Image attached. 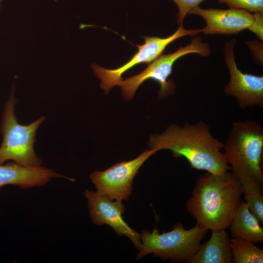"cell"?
<instances>
[{
    "mask_svg": "<svg viewBox=\"0 0 263 263\" xmlns=\"http://www.w3.org/2000/svg\"><path fill=\"white\" fill-rule=\"evenodd\" d=\"M148 145L158 150H169L176 158L184 157L194 169L213 174L231 170L222 152L224 143L214 137L202 120L170 125L161 133L150 135Z\"/></svg>",
    "mask_w": 263,
    "mask_h": 263,
    "instance_id": "cell-1",
    "label": "cell"
},
{
    "mask_svg": "<svg viewBox=\"0 0 263 263\" xmlns=\"http://www.w3.org/2000/svg\"><path fill=\"white\" fill-rule=\"evenodd\" d=\"M243 193L241 184L231 172H206L197 179L186 202L188 212L196 224L211 231L225 229L239 207Z\"/></svg>",
    "mask_w": 263,
    "mask_h": 263,
    "instance_id": "cell-2",
    "label": "cell"
},
{
    "mask_svg": "<svg viewBox=\"0 0 263 263\" xmlns=\"http://www.w3.org/2000/svg\"><path fill=\"white\" fill-rule=\"evenodd\" d=\"M223 153L243 193L263 192V127L253 120L232 123Z\"/></svg>",
    "mask_w": 263,
    "mask_h": 263,
    "instance_id": "cell-3",
    "label": "cell"
},
{
    "mask_svg": "<svg viewBox=\"0 0 263 263\" xmlns=\"http://www.w3.org/2000/svg\"><path fill=\"white\" fill-rule=\"evenodd\" d=\"M207 231L196 224L186 229L181 223L176 224L171 231L162 233L156 228L151 232L143 230L139 234L141 246L136 258L152 254L162 260L187 263L197 251Z\"/></svg>",
    "mask_w": 263,
    "mask_h": 263,
    "instance_id": "cell-4",
    "label": "cell"
},
{
    "mask_svg": "<svg viewBox=\"0 0 263 263\" xmlns=\"http://www.w3.org/2000/svg\"><path fill=\"white\" fill-rule=\"evenodd\" d=\"M17 102L12 92L2 117L3 139L0 147V165L12 160L24 167L40 166L42 161L36 155L34 145L37 130L45 118L42 116L28 125L20 124L15 114Z\"/></svg>",
    "mask_w": 263,
    "mask_h": 263,
    "instance_id": "cell-5",
    "label": "cell"
},
{
    "mask_svg": "<svg viewBox=\"0 0 263 263\" xmlns=\"http://www.w3.org/2000/svg\"><path fill=\"white\" fill-rule=\"evenodd\" d=\"M211 53L207 43L203 42L197 35L193 36L190 43L180 47L175 52L168 54L161 55L148 65L139 74L123 79L118 83L125 100H131L139 87L146 80L152 79L160 85L158 99L161 100L173 93L175 85L169 77L172 73L174 63L184 56L196 54L201 56H209Z\"/></svg>",
    "mask_w": 263,
    "mask_h": 263,
    "instance_id": "cell-6",
    "label": "cell"
},
{
    "mask_svg": "<svg viewBox=\"0 0 263 263\" xmlns=\"http://www.w3.org/2000/svg\"><path fill=\"white\" fill-rule=\"evenodd\" d=\"M200 33V29H187L183 24H179L176 31L167 38L144 37L145 42L136 45L138 51L124 65L114 69H108L93 64L91 68L94 75L100 80V86L106 94L112 88L117 86L123 78L122 75L133 67L143 63H150L162 55L166 48L171 42L187 36L193 37Z\"/></svg>",
    "mask_w": 263,
    "mask_h": 263,
    "instance_id": "cell-7",
    "label": "cell"
},
{
    "mask_svg": "<svg viewBox=\"0 0 263 263\" xmlns=\"http://www.w3.org/2000/svg\"><path fill=\"white\" fill-rule=\"evenodd\" d=\"M159 151L145 150L136 158L116 163L104 171L96 170L90 174L98 193L113 200H128L132 192L134 177L144 163Z\"/></svg>",
    "mask_w": 263,
    "mask_h": 263,
    "instance_id": "cell-8",
    "label": "cell"
},
{
    "mask_svg": "<svg viewBox=\"0 0 263 263\" xmlns=\"http://www.w3.org/2000/svg\"><path fill=\"white\" fill-rule=\"evenodd\" d=\"M235 38L227 41L224 48L225 62L229 74V80L224 91L234 97L241 109L263 107V76L242 72L237 67L234 56Z\"/></svg>",
    "mask_w": 263,
    "mask_h": 263,
    "instance_id": "cell-9",
    "label": "cell"
},
{
    "mask_svg": "<svg viewBox=\"0 0 263 263\" xmlns=\"http://www.w3.org/2000/svg\"><path fill=\"white\" fill-rule=\"evenodd\" d=\"M84 194L88 200L89 212L94 224L109 225L118 236L127 237L136 248L140 249L139 234L131 228L123 219L126 208L122 201H113L88 189L84 190Z\"/></svg>",
    "mask_w": 263,
    "mask_h": 263,
    "instance_id": "cell-10",
    "label": "cell"
},
{
    "mask_svg": "<svg viewBox=\"0 0 263 263\" xmlns=\"http://www.w3.org/2000/svg\"><path fill=\"white\" fill-rule=\"evenodd\" d=\"M189 14L202 17L206 25L200 29L206 35H233L248 29L254 19V14L239 9H203L199 6L191 9Z\"/></svg>",
    "mask_w": 263,
    "mask_h": 263,
    "instance_id": "cell-11",
    "label": "cell"
},
{
    "mask_svg": "<svg viewBox=\"0 0 263 263\" xmlns=\"http://www.w3.org/2000/svg\"><path fill=\"white\" fill-rule=\"evenodd\" d=\"M53 178L74 179L46 167H27L13 161L0 165V190L6 185L17 186L21 188L43 186Z\"/></svg>",
    "mask_w": 263,
    "mask_h": 263,
    "instance_id": "cell-12",
    "label": "cell"
},
{
    "mask_svg": "<svg viewBox=\"0 0 263 263\" xmlns=\"http://www.w3.org/2000/svg\"><path fill=\"white\" fill-rule=\"evenodd\" d=\"M188 263H232L230 238L225 229L211 231Z\"/></svg>",
    "mask_w": 263,
    "mask_h": 263,
    "instance_id": "cell-13",
    "label": "cell"
},
{
    "mask_svg": "<svg viewBox=\"0 0 263 263\" xmlns=\"http://www.w3.org/2000/svg\"><path fill=\"white\" fill-rule=\"evenodd\" d=\"M232 238L259 243L263 242V228L248 210L244 201L241 202L229 225Z\"/></svg>",
    "mask_w": 263,
    "mask_h": 263,
    "instance_id": "cell-14",
    "label": "cell"
},
{
    "mask_svg": "<svg viewBox=\"0 0 263 263\" xmlns=\"http://www.w3.org/2000/svg\"><path fill=\"white\" fill-rule=\"evenodd\" d=\"M230 245L234 263H263V250L248 241L230 238Z\"/></svg>",
    "mask_w": 263,
    "mask_h": 263,
    "instance_id": "cell-15",
    "label": "cell"
},
{
    "mask_svg": "<svg viewBox=\"0 0 263 263\" xmlns=\"http://www.w3.org/2000/svg\"><path fill=\"white\" fill-rule=\"evenodd\" d=\"M245 203L250 212L263 224V195L258 192L244 193Z\"/></svg>",
    "mask_w": 263,
    "mask_h": 263,
    "instance_id": "cell-16",
    "label": "cell"
},
{
    "mask_svg": "<svg viewBox=\"0 0 263 263\" xmlns=\"http://www.w3.org/2000/svg\"><path fill=\"white\" fill-rule=\"evenodd\" d=\"M229 8L243 9L250 13L263 12V0H218Z\"/></svg>",
    "mask_w": 263,
    "mask_h": 263,
    "instance_id": "cell-17",
    "label": "cell"
},
{
    "mask_svg": "<svg viewBox=\"0 0 263 263\" xmlns=\"http://www.w3.org/2000/svg\"><path fill=\"white\" fill-rule=\"evenodd\" d=\"M177 5L178 13L176 14L177 24H183L186 15L189 12L205 0H171Z\"/></svg>",
    "mask_w": 263,
    "mask_h": 263,
    "instance_id": "cell-18",
    "label": "cell"
},
{
    "mask_svg": "<svg viewBox=\"0 0 263 263\" xmlns=\"http://www.w3.org/2000/svg\"><path fill=\"white\" fill-rule=\"evenodd\" d=\"M245 44L248 46L251 54L255 62L259 65L263 64V44L262 41H246Z\"/></svg>",
    "mask_w": 263,
    "mask_h": 263,
    "instance_id": "cell-19",
    "label": "cell"
},
{
    "mask_svg": "<svg viewBox=\"0 0 263 263\" xmlns=\"http://www.w3.org/2000/svg\"><path fill=\"white\" fill-rule=\"evenodd\" d=\"M253 14V21L248 29L254 34L260 41H263V12H256Z\"/></svg>",
    "mask_w": 263,
    "mask_h": 263,
    "instance_id": "cell-20",
    "label": "cell"
},
{
    "mask_svg": "<svg viewBox=\"0 0 263 263\" xmlns=\"http://www.w3.org/2000/svg\"><path fill=\"white\" fill-rule=\"evenodd\" d=\"M1 0H0V2Z\"/></svg>",
    "mask_w": 263,
    "mask_h": 263,
    "instance_id": "cell-21",
    "label": "cell"
}]
</instances>
